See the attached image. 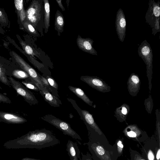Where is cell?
<instances>
[{
    "label": "cell",
    "mask_w": 160,
    "mask_h": 160,
    "mask_svg": "<svg viewBox=\"0 0 160 160\" xmlns=\"http://www.w3.org/2000/svg\"><path fill=\"white\" fill-rule=\"evenodd\" d=\"M80 79L92 88L102 92L111 91V87L102 79L95 76H81Z\"/></svg>",
    "instance_id": "obj_9"
},
{
    "label": "cell",
    "mask_w": 160,
    "mask_h": 160,
    "mask_svg": "<svg viewBox=\"0 0 160 160\" xmlns=\"http://www.w3.org/2000/svg\"><path fill=\"white\" fill-rule=\"evenodd\" d=\"M93 41L89 38H83L78 35L76 43L78 48L82 51L90 54L98 55V53L92 46Z\"/></svg>",
    "instance_id": "obj_12"
},
{
    "label": "cell",
    "mask_w": 160,
    "mask_h": 160,
    "mask_svg": "<svg viewBox=\"0 0 160 160\" xmlns=\"http://www.w3.org/2000/svg\"><path fill=\"white\" fill-rule=\"evenodd\" d=\"M130 111L129 106L127 104L124 103L116 109L114 116L120 122L126 121L127 117Z\"/></svg>",
    "instance_id": "obj_17"
},
{
    "label": "cell",
    "mask_w": 160,
    "mask_h": 160,
    "mask_svg": "<svg viewBox=\"0 0 160 160\" xmlns=\"http://www.w3.org/2000/svg\"><path fill=\"white\" fill-rule=\"evenodd\" d=\"M66 151L70 160H78L80 157V151L76 142L69 140L66 145Z\"/></svg>",
    "instance_id": "obj_16"
},
{
    "label": "cell",
    "mask_w": 160,
    "mask_h": 160,
    "mask_svg": "<svg viewBox=\"0 0 160 160\" xmlns=\"http://www.w3.org/2000/svg\"><path fill=\"white\" fill-rule=\"evenodd\" d=\"M42 3L39 1L32 0L27 9L25 10L26 19L30 22L37 31L42 22L43 9Z\"/></svg>",
    "instance_id": "obj_5"
},
{
    "label": "cell",
    "mask_w": 160,
    "mask_h": 160,
    "mask_svg": "<svg viewBox=\"0 0 160 160\" xmlns=\"http://www.w3.org/2000/svg\"><path fill=\"white\" fill-rule=\"evenodd\" d=\"M160 149L159 148L158 150L157 151V154H156V158L157 160H160Z\"/></svg>",
    "instance_id": "obj_38"
},
{
    "label": "cell",
    "mask_w": 160,
    "mask_h": 160,
    "mask_svg": "<svg viewBox=\"0 0 160 160\" xmlns=\"http://www.w3.org/2000/svg\"><path fill=\"white\" fill-rule=\"evenodd\" d=\"M18 67L11 60L5 58L0 59V81L11 87V86L8 77H12L13 71Z\"/></svg>",
    "instance_id": "obj_8"
},
{
    "label": "cell",
    "mask_w": 160,
    "mask_h": 160,
    "mask_svg": "<svg viewBox=\"0 0 160 160\" xmlns=\"http://www.w3.org/2000/svg\"><path fill=\"white\" fill-rule=\"evenodd\" d=\"M2 102L7 104H10L11 103V101L8 97L0 93V103Z\"/></svg>",
    "instance_id": "obj_32"
},
{
    "label": "cell",
    "mask_w": 160,
    "mask_h": 160,
    "mask_svg": "<svg viewBox=\"0 0 160 160\" xmlns=\"http://www.w3.org/2000/svg\"><path fill=\"white\" fill-rule=\"evenodd\" d=\"M68 88L72 92L86 104L93 108L96 107V105L93 104V102L90 100L82 89L78 87L71 86H69Z\"/></svg>",
    "instance_id": "obj_19"
},
{
    "label": "cell",
    "mask_w": 160,
    "mask_h": 160,
    "mask_svg": "<svg viewBox=\"0 0 160 160\" xmlns=\"http://www.w3.org/2000/svg\"><path fill=\"white\" fill-rule=\"evenodd\" d=\"M160 2L149 0V7L145 16L146 22L152 28V33L155 36L160 32Z\"/></svg>",
    "instance_id": "obj_3"
},
{
    "label": "cell",
    "mask_w": 160,
    "mask_h": 160,
    "mask_svg": "<svg viewBox=\"0 0 160 160\" xmlns=\"http://www.w3.org/2000/svg\"><path fill=\"white\" fill-rule=\"evenodd\" d=\"M117 150L119 155H121L122 152L123 145L120 140H118L117 142Z\"/></svg>",
    "instance_id": "obj_33"
},
{
    "label": "cell",
    "mask_w": 160,
    "mask_h": 160,
    "mask_svg": "<svg viewBox=\"0 0 160 160\" xmlns=\"http://www.w3.org/2000/svg\"><path fill=\"white\" fill-rule=\"evenodd\" d=\"M67 100L72 104L73 107L77 110L82 120L100 135L102 132L95 122L92 115L88 111L80 109L76 103L75 101L72 99L68 98Z\"/></svg>",
    "instance_id": "obj_10"
},
{
    "label": "cell",
    "mask_w": 160,
    "mask_h": 160,
    "mask_svg": "<svg viewBox=\"0 0 160 160\" xmlns=\"http://www.w3.org/2000/svg\"><path fill=\"white\" fill-rule=\"evenodd\" d=\"M42 119L53 125L68 135L75 139L82 140L80 136L71 127L69 124L52 115H46L41 118Z\"/></svg>",
    "instance_id": "obj_6"
},
{
    "label": "cell",
    "mask_w": 160,
    "mask_h": 160,
    "mask_svg": "<svg viewBox=\"0 0 160 160\" xmlns=\"http://www.w3.org/2000/svg\"><path fill=\"white\" fill-rule=\"evenodd\" d=\"M148 157L149 160H154L155 158L152 152L150 150H149L148 153Z\"/></svg>",
    "instance_id": "obj_35"
},
{
    "label": "cell",
    "mask_w": 160,
    "mask_h": 160,
    "mask_svg": "<svg viewBox=\"0 0 160 160\" xmlns=\"http://www.w3.org/2000/svg\"><path fill=\"white\" fill-rule=\"evenodd\" d=\"M56 1L58 4L59 7L61 8L62 10L63 11H65V8L63 6L61 0H56Z\"/></svg>",
    "instance_id": "obj_36"
},
{
    "label": "cell",
    "mask_w": 160,
    "mask_h": 160,
    "mask_svg": "<svg viewBox=\"0 0 160 160\" xmlns=\"http://www.w3.org/2000/svg\"><path fill=\"white\" fill-rule=\"evenodd\" d=\"M12 77L18 79H30L27 73L19 68H16L13 71L12 73Z\"/></svg>",
    "instance_id": "obj_26"
},
{
    "label": "cell",
    "mask_w": 160,
    "mask_h": 160,
    "mask_svg": "<svg viewBox=\"0 0 160 160\" xmlns=\"http://www.w3.org/2000/svg\"><path fill=\"white\" fill-rule=\"evenodd\" d=\"M144 105L146 110L148 113L151 114L153 107V100L151 94H149L148 97L145 99Z\"/></svg>",
    "instance_id": "obj_29"
},
{
    "label": "cell",
    "mask_w": 160,
    "mask_h": 160,
    "mask_svg": "<svg viewBox=\"0 0 160 160\" xmlns=\"http://www.w3.org/2000/svg\"><path fill=\"white\" fill-rule=\"evenodd\" d=\"M127 84L129 94L132 97L136 96L140 88L141 81L139 76L134 73H132Z\"/></svg>",
    "instance_id": "obj_14"
},
{
    "label": "cell",
    "mask_w": 160,
    "mask_h": 160,
    "mask_svg": "<svg viewBox=\"0 0 160 160\" xmlns=\"http://www.w3.org/2000/svg\"><path fill=\"white\" fill-rule=\"evenodd\" d=\"M115 23L116 30L118 38L122 42L126 36V22L123 11L121 8H119L117 12Z\"/></svg>",
    "instance_id": "obj_11"
},
{
    "label": "cell",
    "mask_w": 160,
    "mask_h": 160,
    "mask_svg": "<svg viewBox=\"0 0 160 160\" xmlns=\"http://www.w3.org/2000/svg\"><path fill=\"white\" fill-rule=\"evenodd\" d=\"M91 147L101 160H112L109 153L101 145L93 143L91 144Z\"/></svg>",
    "instance_id": "obj_18"
},
{
    "label": "cell",
    "mask_w": 160,
    "mask_h": 160,
    "mask_svg": "<svg viewBox=\"0 0 160 160\" xmlns=\"http://www.w3.org/2000/svg\"><path fill=\"white\" fill-rule=\"evenodd\" d=\"M22 25V29H24L30 34L35 36L39 35L37 31L31 23L26 19L23 22Z\"/></svg>",
    "instance_id": "obj_25"
},
{
    "label": "cell",
    "mask_w": 160,
    "mask_h": 160,
    "mask_svg": "<svg viewBox=\"0 0 160 160\" xmlns=\"http://www.w3.org/2000/svg\"><path fill=\"white\" fill-rule=\"evenodd\" d=\"M16 36L23 50L25 53L33 58L37 56L35 51L25 41L22 40L18 34H17Z\"/></svg>",
    "instance_id": "obj_24"
},
{
    "label": "cell",
    "mask_w": 160,
    "mask_h": 160,
    "mask_svg": "<svg viewBox=\"0 0 160 160\" xmlns=\"http://www.w3.org/2000/svg\"><path fill=\"white\" fill-rule=\"evenodd\" d=\"M42 160L41 159H36L34 158H24L23 160Z\"/></svg>",
    "instance_id": "obj_40"
},
{
    "label": "cell",
    "mask_w": 160,
    "mask_h": 160,
    "mask_svg": "<svg viewBox=\"0 0 160 160\" xmlns=\"http://www.w3.org/2000/svg\"><path fill=\"white\" fill-rule=\"evenodd\" d=\"M5 33V31L3 29L2 27L0 25V33L2 34H4Z\"/></svg>",
    "instance_id": "obj_39"
},
{
    "label": "cell",
    "mask_w": 160,
    "mask_h": 160,
    "mask_svg": "<svg viewBox=\"0 0 160 160\" xmlns=\"http://www.w3.org/2000/svg\"><path fill=\"white\" fill-rule=\"evenodd\" d=\"M156 127L158 130L159 138L160 137V112L158 109L156 110Z\"/></svg>",
    "instance_id": "obj_31"
},
{
    "label": "cell",
    "mask_w": 160,
    "mask_h": 160,
    "mask_svg": "<svg viewBox=\"0 0 160 160\" xmlns=\"http://www.w3.org/2000/svg\"><path fill=\"white\" fill-rule=\"evenodd\" d=\"M45 77L48 80L51 88L55 93L56 97H58V85L54 79L50 76H47Z\"/></svg>",
    "instance_id": "obj_28"
},
{
    "label": "cell",
    "mask_w": 160,
    "mask_h": 160,
    "mask_svg": "<svg viewBox=\"0 0 160 160\" xmlns=\"http://www.w3.org/2000/svg\"><path fill=\"white\" fill-rule=\"evenodd\" d=\"M30 79H28L23 80L21 83L27 88L39 92V90L38 87L31 80L29 81V80Z\"/></svg>",
    "instance_id": "obj_30"
},
{
    "label": "cell",
    "mask_w": 160,
    "mask_h": 160,
    "mask_svg": "<svg viewBox=\"0 0 160 160\" xmlns=\"http://www.w3.org/2000/svg\"><path fill=\"white\" fill-rule=\"evenodd\" d=\"M11 61L19 68L25 71L28 75L32 82L39 88V92H48L44 86L40 78V75L29 65L19 55L13 51L9 52Z\"/></svg>",
    "instance_id": "obj_2"
},
{
    "label": "cell",
    "mask_w": 160,
    "mask_h": 160,
    "mask_svg": "<svg viewBox=\"0 0 160 160\" xmlns=\"http://www.w3.org/2000/svg\"><path fill=\"white\" fill-rule=\"evenodd\" d=\"M11 86L15 90L17 95L22 97L24 100L30 105L37 104L38 102L33 93L21 82L12 77H8Z\"/></svg>",
    "instance_id": "obj_7"
},
{
    "label": "cell",
    "mask_w": 160,
    "mask_h": 160,
    "mask_svg": "<svg viewBox=\"0 0 160 160\" xmlns=\"http://www.w3.org/2000/svg\"><path fill=\"white\" fill-rule=\"evenodd\" d=\"M14 4L18 17V22L20 28L22 29V23L26 19V12L24 8L23 1L22 0H15Z\"/></svg>",
    "instance_id": "obj_15"
},
{
    "label": "cell",
    "mask_w": 160,
    "mask_h": 160,
    "mask_svg": "<svg viewBox=\"0 0 160 160\" xmlns=\"http://www.w3.org/2000/svg\"><path fill=\"white\" fill-rule=\"evenodd\" d=\"M2 88L0 86V89H2Z\"/></svg>",
    "instance_id": "obj_42"
},
{
    "label": "cell",
    "mask_w": 160,
    "mask_h": 160,
    "mask_svg": "<svg viewBox=\"0 0 160 160\" xmlns=\"http://www.w3.org/2000/svg\"><path fill=\"white\" fill-rule=\"evenodd\" d=\"M65 22L64 18L61 12L57 10L55 15L54 22L55 29L58 32V36L64 31Z\"/></svg>",
    "instance_id": "obj_21"
},
{
    "label": "cell",
    "mask_w": 160,
    "mask_h": 160,
    "mask_svg": "<svg viewBox=\"0 0 160 160\" xmlns=\"http://www.w3.org/2000/svg\"><path fill=\"white\" fill-rule=\"evenodd\" d=\"M142 131L135 124H131L127 127L123 132L127 137L137 138L141 134Z\"/></svg>",
    "instance_id": "obj_23"
},
{
    "label": "cell",
    "mask_w": 160,
    "mask_h": 160,
    "mask_svg": "<svg viewBox=\"0 0 160 160\" xmlns=\"http://www.w3.org/2000/svg\"><path fill=\"white\" fill-rule=\"evenodd\" d=\"M25 148L41 149L56 145L59 140L50 130L43 129L30 131L21 137Z\"/></svg>",
    "instance_id": "obj_1"
},
{
    "label": "cell",
    "mask_w": 160,
    "mask_h": 160,
    "mask_svg": "<svg viewBox=\"0 0 160 160\" xmlns=\"http://www.w3.org/2000/svg\"><path fill=\"white\" fill-rule=\"evenodd\" d=\"M43 24L45 32L47 33L50 24V7L48 0H43Z\"/></svg>",
    "instance_id": "obj_22"
},
{
    "label": "cell",
    "mask_w": 160,
    "mask_h": 160,
    "mask_svg": "<svg viewBox=\"0 0 160 160\" xmlns=\"http://www.w3.org/2000/svg\"><path fill=\"white\" fill-rule=\"evenodd\" d=\"M10 22L5 10L0 7V25L3 28H9Z\"/></svg>",
    "instance_id": "obj_27"
},
{
    "label": "cell",
    "mask_w": 160,
    "mask_h": 160,
    "mask_svg": "<svg viewBox=\"0 0 160 160\" xmlns=\"http://www.w3.org/2000/svg\"><path fill=\"white\" fill-rule=\"evenodd\" d=\"M82 157L81 158H80V160H92L91 155L88 153H87L86 154H84L82 152H81Z\"/></svg>",
    "instance_id": "obj_34"
},
{
    "label": "cell",
    "mask_w": 160,
    "mask_h": 160,
    "mask_svg": "<svg viewBox=\"0 0 160 160\" xmlns=\"http://www.w3.org/2000/svg\"><path fill=\"white\" fill-rule=\"evenodd\" d=\"M139 56L146 65L147 76L148 78L149 88L150 91L152 84L151 83L152 74L153 54L150 44L146 40L141 43L138 48Z\"/></svg>",
    "instance_id": "obj_4"
},
{
    "label": "cell",
    "mask_w": 160,
    "mask_h": 160,
    "mask_svg": "<svg viewBox=\"0 0 160 160\" xmlns=\"http://www.w3.org/2000/svg\"><path fill=\"white\" fill-rule=\"evenodd\" d=\"M40 93L43 97L44 100L51 106L54 107H59L62 103L58 98L48 92H41Z\"/></svg>",
    "instance_id": "obj_20"
},
{
    "label": "cell",
    "mask_w": 160,
    "mask_h": 160,
    "mask_svg": "<svg viewBox=\"0 0 160 160\" xmlns=\"http://www.w3.org/2000/svg\"><path fill=\"white\" fill-rule=\"evenodd\" d=\"M27 120L23 117L13 113L0 111V122L8 124H19L24 123Z\"/></svg>",
    "instance_id": "obj_13"
},
{
    "label": "cell",
    "mask_w": 160,
    "mask_h": 160,
    "mask_svg": "<svg viewBox=\"0 0 160 160\" xmlns=\"http://www.w3.org/2000/svg\"><path fill=\"white\" fill-rule=\"evenodd\" d=\"M4 58L3 57L1 56V55H0V58Z\"/></svg>",
    "instance_id": "obj_41"
},
{
    "label": "cell",
    "mask_w": 160,
    "mask_h": 160,
    "mask_svg": "<svg viewBox=\"0 0 160 160\" xmlns=\"http://www.w3.org/2000/svg\"><path fill=\"white\" fill-rule=\"evenodd\" d=\"M133 160H146L145 159L143 158L140 155L138 154H136L135 155L134 158Z\"/></svg>",
    "instance_id": "obj_37"
}]
</instances>
